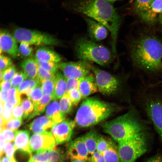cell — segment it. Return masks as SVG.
Instances as JSON below:
<instances>
[{
    "instance_id": "obj_1",
    "label": "cell",
    "mask_w": 162,
    "mask_h": 162,
    "mask_svg": "<svg viewBox=\"0 0 162 162\" xmlns=\"http://www.w3.org/2000/svg\"><path fill=\"white\" fill-rule=\"evenodd\" d=\"M134 64L146 74L158 77L162 84V41L157 37L143 34L134 39L130 49Z\"/></svg>"
},
{
    "instance_id": "obj_2",
    "label": "cell",
    "mask_w": 162,
    "mask_h": 162,
    "mask_svg": "<svg viewBox=\"0 0 162 162\" xmlns=\"http://www.w3.org/2000/svg\"><path fill=\"white\" fill-rule=\"evenodd\" d=\"M72 6L75 11L87 16L106 27L110 32L112 50L116 55L121 18L111 3L104 0H78L73 2Z\"/></svg>"
},
{
    "instance_id": "obj_3",
    "label": "cell",
    "mask_w": 162,
    "mask_h": 162,
    "mask_svg": "<svg viewBox=\"0 0 162 162\" xmlns=\"http://www.w3.org/2000/svg\"><path fill=\"white\" fill-rule=\"evenodd\" d=\"M132 105L124 114L104 122L103 131L118 143L149 130L148 122Z\"/></svg>"
},
{
    "instance_id": "obj_4",
    "label": "cell",
    "mask_w": 162,
    "mask_h": 162,
    "mask_svg": "<svg viewBox=\"0 0 162 162\" xmlns=\"http://www.w3.org/2000/svg\"><path fill=\"white\" fill-rule=\"evenodd\" d=\"M118 107L96 98L87 97L81 104L74 120L80 127H91L105 120Z\"/></svg>"
},
{
    "instance_id": "obj_5",
    "label": "cell",
    "mask_w": 162,
    "mask_h": 162,
    "mask_svg": "<svg viewBox=\"0 0 162 162\" xmlns=\"http://www.w3.org/2000/svg\"><path fill=\"white\" fill-rule=\"evenodd\" d=\"M156 87H148L140 92L138 100L149 122L162 138V92Z\"/></svg>"
},
{
    "instance_id": "obj_6",
    "label": "cell",
    "mask_w": 162,
    "mask_h": 162,
    "mask_svg": "<svg viewBox=\"0 0 162 162\" xmlns=\"http://www.w3.org/2000/svg\"><path fill=\"white\" fill-rule=\"evenodd\" d=\"M74 49L77 58L94 62L101 66L108 64L112 59L111 52L106 47L86 38L78 39Z\"/></svg>"
},
{
    "instance_id": "obj_7",
    "label": "cell",
    "mask_w": 162,
    "mask_h": 162,
    "mask_svg": "<svg viewBox=\"0 0 162 162\" xmlns=\"http://www.w3.org/2000/svg\"><path fill=\"white\" fill-rule=\"evenodd\" d=\"M149 130L118 143L120 162H134L147 151Z\"/></svg>"
},
{
    "instance_id": "obj_8",
    "label": "cell",
    "mask_w": 162,
    "mask_h": 162,
    "mask_svg": "<svg viewBox=\"0 0 162 162\" xmlns=\"http://www.w3.org/2000/svg\"><path fill=\"white\" fill-rule=\"evenodd\" d=\"M13 35L17 42H24L31 45H57L59 43L57 39L50 35L25 28H16Z\"/></svg>"
},
{
    "instance_id": "obj_9",
    "label": "cell",
    "mask_w": 162,
    "mask_h": 162,
    "mask_svg": "<svg viewBox=\"0 0 162 162\" xmlns=\"http://www.w3.org/2000/svg\"><path fill=\"white\" fill-rule=\"evenodd\" d=\"M98 91L104 95H110L119 92L122 86V80L109 73L92 66Z\"/></svg>"
},
{
    "instance_id": "obj_10",
    "label": "cell",
    "mask_w": 162,
    "mask_h": 162,
    "mask_svg": "<svg viewBox=\"0 0 162 162\" xmlns=\"http://www.w3.org/2000/svg\"><path fill=\"white\" fill-rule=\"evenodd\" d=\"M92 66L90 62L80 60L60 63V68L66 79L80 78L89 74Z\"/></svg>"
},
{
    "instance_id": "obj_11",
    "label": "cell",
    "mask_w": 162,
    "mask_h": 162,
    "mask_svg": "<svg viewBox=\"0 0 162 162\" xmlns=\"http://www.w3.org/2000/svg\"><path fill=\"white\" fill-rule=\"evenodd\" d=\"M56 145L51 131L34 134L31 137L29 148L31 152L35 154L42 153L53 149Z\"/></svg>"
},
{
    "instance_id": "obj_12",
    "label": "cell",
    "mask_w": 162,
    "mask_h": 162,
    "mask_svg": "<svg viewBox=\"0 0 162 162\" xmlns=\"http://www.w3.org/2000/svg\"><path fill=\"white\" fill-rule=\"evenodd\" d=\"M75 124L74 120L66 119L53 126L51 132L56 145L63 143L70 140Z\"/></svg>"
},
{
    "instance_id": "obj_13",
    "label": "cell",
    "mask_w": 162,
    "mask_h": 162,
    "mask_svg": "<svg viewBox=\"0 0 162 162\" xmlns=\"http://www.w3.org/2000/svg\"><path fill=\"white\" fill-rule=\"evenodd\" d=\"M0 54L4 52L14 58L20 56L17 41L13 35L5 29L0 30Z\"/></svg>"
},
{
    "instance_id": "obj_14",
    "label": "cell",
    "mask_w": 162,
    "mask_h": 162,
    "mask_svg": "<svg viewBox=\"0 0 162 162\" xmlns=\"http://www.w3.org/2000/svg\"><path fill=\"white\" fill-rule=\"evenodd\" d=\"M139 16L149 25L158 23L162 25V0H154L149 8Z\"/></svg>"
},
{
    "instance_id": "obj_15",
    "label": "cell",
    "mask_w": 162,
    "mask_h": 162,
    "mask_svg": "<svg viewBox=\"0 0 162 162\" xmlns=\"http://www.w3.org/2000/svg\"><path fill=\"white\" fill-rule=\"evenodd\" d=\"M67 155L71 160L87 161L89 159L88 152L83 136L78 137L70 142L68 148Z\"/></svg>"
},
{
    "instance_id": "obj_16",
    "label": "cell",
    "mask_w": 162,
    "mask_h": 162,
    "mask_svg": "<svg viewBox=\"0 0 162 162\" xmlns=\"http://www.w3.org/2000/svg\"><path fill=\"white\" fill-rule=\"evenodd\" d=\"M89 35L90 38L95 41L105 39L108 34V29L100 22L90 18H86Z\"/></svg>"
},
{
    "instance_id": "obj_17",
    "label": "cell",
    "mask_w": 162,
    "mask_h": 162,
    "mask_svg": "<svg viewBox=\"0 0 162 162\" xmlns=\"http://www.w3.org/2000/svg\"><path fill=\"white\" fill-rule=\"evenodd\" d=\"M62 152L59 149H53L38 154H35L30 158V162H62Z\"/></svg>"
},
{
    "instance_id": "obj_18",
    "label": "cell",
    "mask_w": 162,
    "mask_h": 162,
    "mask_svg": "<svg viewBox=\"0 0 162 162\" xmlns=\"http://www.w3.org/2000/svg\"><path fill=\"white\" fill-rule=\"evenodd\" d=\"M30 134L29 131L26 130L15 131L14 145L16 151L32 155L29 148Z\"/></svg>"
},
{
    "instance_id": "obj_19",
    "label": "cell",
    "mask_w": 162,
    "mask_h": 162,
    "mask_svg": "<svg viewBox=\"0 0 162 162\" xmlns=\"http://www.w3.org/2000/svg\"><path fill=\"white\" fill-rule=\"evenodd\" d=\"M82 96L85 99L98 91L94 76L88 74L81 78L79 88Z\"/></svg>"
},
{
    "instance_id": "obj_20",
    "label": "cell",
    "mask_w": 162,
    "mask_h": 162,
    "mask_svg": "<svg viewBox=\"0 0 162 162\" xmlns=\"http://www.w3.org/2000/svg\"><path fill=\"white\" fill-rule=\"evenodd\" d=\"M55 124L46 116L38 117L32 122L29 125L30 130L34 134H40L50 131Z\"/></svg>"
},
{
    "instance_id": "obj_21",
    "label": "cell",
    "mask_w": 162,
    "mask_h": 162,
    "mask_svg": "<svg viewBox=\"0 0 162 162\" xmlns=\"http://www.w3.org/2000/svg\"><path fill=\"white\" fill-rule=\"evenodd\" d=\"M35 59L44 62L59 63L62 58L57 53L50 48L46 46L39 47L36 50Z\"/></svg>"
},
{
    "instance_id": "obj_22",
    "label": "cell",
    "mask_w": 162,
    "mask_h": 162,
    "mask_svg": "<svg viewBox=\"0 0 162 162\" xmlns=\"http://www.w3.org/2000/svg\"><path fill=\"white\" fill-rule=\"evenodd\" d=\"M46 114V116L55 124L63 121L66 117L61 113L59 104L56 100H53L47 106Z\"/></svg>"
},
{
    "instance_id": "obj_23",
    "label": "cell",
    "mask_w": 162,
    "mask_h": 162,
    "mask_svg": "<svg viewBox=\"0 0 162 162\" xmlns=\"http://www.w3.org/2000/svg\"><path fill=\"white\" fill-rule=\"evenodd\" d=\"M55 75L56 85L52 95L53 100L61 99L66 93L67 89V79L63 74L58 71Z\"/></svg>"
},
{
    "instance_id": "obj_24",
    "label": "cell",
    "mask_w": 162,
    "mask_h": 162,
    "mask_svg": "<svg viewBox=\"0 0 162 162\" xmlns=\"http://www.w3.org/2000/svg\"><path fill=\"white\" fill-rule=\"evenodd\" d=\"M100 135L96 131L90 130L83 136L86 146L87 149L89 159L96 151L97 145Z\"/></svg>"
},
{
    "instance_id": "obj_25",
    "label": "cell",
    "mask_w": 162,
    "mask_h": 162,
    "mask_svg": "<svg viewBox=\"0 0 162 162\" xmlns=\"http://www.w3.org/2000/svg\"><path fill=\"white\" fill-rule=\"evenodd\" d=\"M20 66L28 78H36L38 65L35 59L28 58L21 63Z\"/></svg>"
},
{
    "instance_id": "obj_26",
    "label": "cell",
    "mask_w": 162,
    "mask_h": 162,
    "mask_svg": "<svg viewBox=\"0 0 162 162\" xmlns=\"http://www.w3.org/2000/svg\"><path fill=\"white\" fill-rule=\"evenodd\" d=\"M40 82L37 78L32 79L27 78L20 85L17 89L21 94L26 95L28 97L32 90Z\"/></svg>"
},
{
    "instance_id": "obj_27",
    "label": "cell",
    "mask_w": 162,
    "mask_h": 162,
    "mask_svg": "<svg viewBox=\"0 0 162 162\" xmlns=\"http://www.w3.org/2000/svg\"><path fill=\"white\" fill-rule=\"evenodd\" d=\"M51 100H52L51 95L44 94L41 100L35 106L33 111L28 118V120L42 113Z\"/></svg>"
},
{
    "instance_id": "obj_28",
    "label": "cell",
    "mask_w": 162,
    "mask_h": 162,
    "mask_svg": "<svg viewBox=\"0 0 162 162\" xmlns=\"http://www.w3.org/2000/svg\"><path fill=\"white\" fill-rule=\"evenodd\" d=\"M103 154L105 162H120L118 146L114 142Z\"/></svg>"
},
{
    "instance_id": "obj_29",
    "label": "cell",
    "mask_w": 162,
    "mask_h": 162,
    "mask_svg": "<svg viewBox=\"0 0 162 162\" xmlns=\"http://www.w3.org/2000/svg\"><path fill=\"white\" fill-rule=\"evenodd\" d=\"M68 93L66 92L60 99L59 102L60 110L64 116L71 111L73 106Z\"/></svg>"
},
{
    "instance_id": "obj_30",
    "label": "cell",
    "mask_w": 162,
    "mask_h": 162,
    "mask_svg": "<svg viewBox=\"0 0 162 162\" xmlns=\"http://www.w3.org/2000/svg\"><path fill=\"white\" fill-rule=\"evenodd\" d=\"M21 104L23 111V118H28L34 109V104L28 97L23 98H21Z\"/></svg>"
},
{
    "instance_id": "obj_31",
    "label": "cell",
    "mask_w": 162,
    "mask_h": 162,
    "mask_svg": "<svg viewBox=\"0 0 162 162\" xmlns=\"http://www.w3.org/2000/svg\"><path fill=\"white\" fill-rule=\"evenodd\" d=\"M154 0H135L134 7L138 16L147 10Z\"/></svg>"
},
{
    "instance_id": "obj_32",
    "label": "cell",
    "mask_w": 162,
    "mask_h": 162,
    "mask_svg": "<svg viewBox=\"0 0 162 162\" xmlns=\"http://www.w3.org/2000/svg\"><path fill=\"white\" fill-rule=\"evenodd\" d=\"M21 95L17 88L12 87L8 92L7 101L14 106L20 104Z\"/></svg>"
},
{
    "instance_id": "obj_33",
    "label": "cell",
    "mask_w": 162,
    "mask_h": 162,
    "mask_svg": "<svg viewBox=\"0 0 162 162\" xmlns=\"http://www.w3.org/2000/svg\"><path fill=\"white\" fill-rule=\"evenodd\" d=\"M113 142L106 137L100 135L98 141L96 151L103 154Z\"/></svg>"
},
{
    "instance_id": "obj_34",
    "label": "cell",
    "mask_w": 162,
    "mask_h": 162,
    "mask_svg": "<svg viewBox=\"0 0 162 162\" xmlns=\"http://www.w3.org/2000/svg\"><path fill=\"white\" fill-rule=\"evenodd\" d=\"M38 65L45 70L56 74L60 68V63L44 62L36 59Z\"/></svg>"
},
{
    "instance_id": "obj_35",
    "label": "cell",
    "mask_w": 162,
    "mask_h": 162,
    "mask_svg": "<svg viewBox=\"0 0 162 162\" xmlns=\"http://www.w3.org/2000/svg\"><path fill=\"white\" fill-rule=\"evenodd\" d=\"M22 118H12L2 125H0V131L4 128L16 131L21 125Z\"/></svg>"
},
{
    "instance_id": "obj_36",
    "label": "cell",
    "mask_w": 162,
    "mask_h": 162,
    "mask_svg": "<svg viewBox=\"0 0 162 162\" xmlns=\"http://www.w3.org/2000/svg\"><path fill=\"white\" fill-rule=\"evenodd\" d=\"M56 77L55 78L41 81V88L44 94L52 95L53 94L56 85Z\"/></svg>"
},
{
    "instance_id": "obj_37",
    "label": "cell",
    "mask_w": 162,
    "mask_h": 162,
    "mask_svg": "<svg viewBox=\"0 0 162 162\" xmlns=\"http://www.w3.org/2000/svg\"><path fill=\"white\" fill-rule=\"evenodd\" d=\"M43 95V92L41 88V84L40 82L32 90L28 97L32 101L35 106L42 99Z\"/></svg>"
},
{
    "instance_id": "obj_38",
    "label": "cell",
    "mask_w": 162,
    "mask_h": 162,
    "mask_svg": "<svg viewBox=\"0 0 162 162\" xmlns=\"http://www.w3.org/2000/svg\"><path fill=\"white\" fill-rule=\"evenodd\" d=\"M55 74L39 66L36 78L41 82L44 80L55 78L56 77Z\"/></svg>"
},
{
    "instance_id": "obj_39",
    "label": "cell",
    "mask_w": 162,
    "mask_h": 162,
    "mask_svg": "<svg viewBox=\"0 0 162 162\" xmlns=\"http://www.w3.org/2000/svg\"><path fill=\"white\" fill-rule=\"evenodd\" d=\"M28 43L22 42L19 47V50L20 55L25 57L31 56L33 53V49Z\"/></svg>"
},
{
    "instance_id": "obj_40",
    "label": "cell",
    "mask_w": 162,
    "mask_h": 162,
    "mask_svg": "<svg viewBox=\"0 0 162 162\" xmlns=\"http://www.w3.org/2000/svg\"><path fill=\"white\" fill-rule=\"evenodd\" d=\"M27 76L23 71L17 72L11 80V82L13 87L17 88Z\"/></svg>"
},
{
    "instance_id": "obj_41",
    "label": "cell",
    "mask_w": 162,
    "mask_h": 162,
    "mask_svg": "<svg viewBox=\"0 0 162 162\" xmlns=\"http://www.w3.org/2000/svg\"><path fill=\"white\" fill-rule=\"evenodd\" d=\"M73 106L77 105L82 99L79 89H74L68 93Z\"/></svg>"
},
{
    "instance_id": "obj_42",
    "label": "cell",
    "mask_w": 162,
    "mask_h": 162,
    "mask_svg": "<svg viewBox=\"0 0 162 162\" xmlns=\"http://www.w3.org/2000/svg\"><path fill=\"white\" fill-rule=\"evenodd\" d=\"M15 151L14 145L12 143L6 142L5 143L4 147V153L9 158L10 162H12L15 159L14 155Z\"/></svg>"
},
{
    "instance_id": "obj_43",
    "label": "cell",
    "mask_w": 162,
    "mask_h": 162,
    "mask_svg": "<svg viewBox=\"0 0 162 162\" xmlns=\"http://www.w3.org/2000/svg\"><path fill=\"white\" fill-rule=\"evenodd\" d=\"M16 72V69L15 66L12 65L3 71L2 81L10 82Z\"/></svg>"
},
{
    "instance_id": "obj_44",
    "label": "cell",
    "mask_w": 162,
    "mask_h": 162,
    "mask_svg": "<svg viewBox=\"0 0 162 162\" xmlns=\"http://www.w3.org/2000/svg\"><path fill=\"white\" fill-rule=\"evenodd\" d=\"M81 78H70L67 79V89L68 93L74 89H79Z\"/></svg>"
},
{
    "instance_id": "obj_45",
    "label": "cell",
    "mask_w": 162,
    "mask_h": 162,
    "mask_svg": "<svg viewBox=\"0 0 162 162\" xmlns=\"http://www.w3.org/2000/svg\"><path fill=\"white\" fill-rule=\"evenodd\" d=\"M15 131L8 128H4L0 132L5 142H11L14 140Z\"/></svg>"
},
{
    "instance_id": "obj_46",
    "label": "cell",
    "mask_w": 162,
    "mask_h": 162,
    "mask_svg": "<svg viewBox=\"0 0 162 162\" xmlns=\"http://www.w3.org/2000/svg\"><path fill=\"white\" fill-rule=\"evenodd\" d=\"M12 65V61L10 58L4 54H0V70L3 71Z\"/></svg>"
},
{
    "instance_id": "obj_47",
    "label": "cell",
    "mask_w": 162,
    "mask_h": 162,
    "mask_svg": "<svg viewBox=\"0 0 162 162\" xmlns=\"http://www.w3.org/2000/svg\"><path fill=\"white\" fill-rule=\"evenodd\" d=\"M23 111L21 104L14 106L12 111L13 118H22L23 116Z\"/></svg>"
},
{
    "instance_id": "obj_48",
    "label": "cell",
    "mask_w": 162,
    "mask_h": 162,
    "mask_svg": "<svg viewBox=\"0 0 162 162\" xmlns=\"http://www.w3.org/2000/svg\"><path fill=\"white\" fill-rule=\"evenodd\" d=\"M90 162H105L103 154L96 151L89 159Z\"/></svg>"
},
{
    "instance_id": "obj_49",
    "label": "cell",
    "mask_w": 162,
    "mask_h": 162,
    "mask_svg": "<svg viewBox=\"0 0 162 162\" xmlns=\"http://www.w3.org/2000/svg\"><path fill=\"white\" fill-rule=\"evenodd\" d=\"M1 90L8 92L11 88L12 84L10 82L2 81L1 82Z\"/></svg>"
},
{
    "instance_id": "obj_50",
    "label": "cell",
    "mask_w": 162,
    "mask_h": 162,
    "mask_svg": "<svg viewBox=\"0 0 162 162\" xmlns=\"http://www.w3.org/2000/svg\"><path fill=\"white\" fill-rule=\"evenodd\" d=\"M146 162H162V156L156 155L148 159Z\"/></svg>"
},
{
    "instance_id": "obj_51",
    "label": "cell",
    "mask_w": 162,
    "mask_h": 162,
    "mask_svg": "<svg viewBox=\"0 0 162 162\" xmlns=\"http://www.w3.org/2000/svg\"><path fill=\"white\" fill-rule=\"evenodd\" d=\"M8 92H5L1 90V102L3 104H4V103L7 100Z\"/></svg>"
},
{
    "instance_id": "obj_52",
    "label": "cell",
    "mask_w": 162,
    "mask_h": 162,
    "mask_svg": "<svg viewBox=\"0 0 162 162\" xmlns=\"http://www.w3.org/2000/svg\"><path fill=\"white\" fill-rule=\"evenodd\" d=\"M5 140L2 135L0 134V156H2L4 154V148L5 145Z\"/></svg>"
},
{
    "instance_id": "obj_53",
    "label": "cell",
    "mask_w": 162,
    "mask_h": 162,
    "mask_svg": "<svg viewBox=\"0 0 162 162\" xmlns=\"http://www.w3.org/2000/svg\"><path fill=\"white\" fill-rule=\"evenodd\" d=\"M1 162H10L9 158L7 157H3L1 159Z\"/></svg>"
},
{
    "instance_id": "obj_54",
    "label": "cell",
    "mask_w": 162,
    "mask_h": 162,
    "mask_svg": "<svg viewBox=\"0 0 162 162\" xmlns=\"http://www.w3.org/2000/svg\"><path fill=\"white\" fill-rule=\"evenodd\" d=\"M71 160L70 162H87L86 160Z\"/></svg>"
},
{
    "instance_id": "obj_55",
    "label": "cell",
    "mask_w": 162,
    "mask_h": 162,
    "mask_svg": "<svg viewBox=\"0 0 162 162\" xmlns=\"http://www.w3.org/2000/svg\"><path fill=\"white\" fill-rule=\"evenodd\" d=\"M3 75V71H2V70H0V81H1V82L2 80Z\"/></svg>"
},
{
    "instance_id": "obj_56",
    "label": "cell",
    "mask_w": 162,
    "mask_h": 162,
    "mask_svg": "<svg viewBox=\"0 0 162 162\" xmlns=\"http://www.w3.org/2000/svg\"><path fill=\"white\" fill-rule=\"evenodd\" d=\"M110 3H112L119 0H104Z\"/></svg>"
},
{
    "instance_id": "obj_57",
    "label": "cell",
    "mask_w": 162,
    "mask_h": 162,
    "mask_svg": "<svg viewBox=\"0 0 162 162\" xmlns=\"http://www.w3.org/2000/svg\"><path fill=\"white\" fill-rule=\"evenodd\" d=\"M14 162H17V161H16V160H15ZM26 162H30V158Z\"/></svg>"
}]
</instances>
